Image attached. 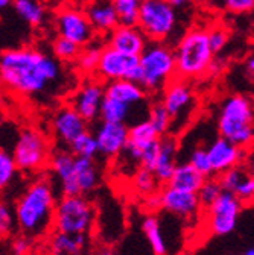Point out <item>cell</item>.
<instances>
[{
  "mask_svg": "<svg viewBox=\"0 0 254 255\" xmlns=\"http://www.w3.org/2000/svg\"><path fill=\"white\" fill-rule=\"evenodd\" d=\"M14 3V0H0V6L2 8H8Z\"/></svg>",
  "mask_w": 254,
  "mask_h": 255,
  "instance_id": "cell-48",
  "label": "cell"
},
{
  "mask_svg": "<svg viewBox=\"0 0 254 255\" xmlns=\"http://www.w3.org/2000/svg\"><path fill=\"white\" fill-rule=\"evenodd\" d=\"M224 191V188H222L219 179H215V178H207L206 182L203 184V187L200 188L198 191V196H200V201L203 204L204 208H207L209 205H212L218 198L219 195Z\"/></svg>",
  "mask_w": 254,
  "mask_h": 255,
  "instance_id": "cell-37",
  "label": "cell"
},
{
  "mask_svg": "<svg viewBox=\"0 0 254 255\" xmlns=\"http://www.w3.org/2000/svg\"><path fill=\"white\" fill-rule=\"evenodd\" d=\"M206 179L207 178L203 173H200L190 163H183V164H177L168 185L178 188V190L198 193L203 184L206 182Z\"/></svg>",
  "mask_w": 254,
  "mask_h": 255,
  "instance_id": "cell-24",
  "label": "cell"
},
{
  "mask_svg": "<svg viewBox=\"0 0 254 255\" xmlns=\"http://www.w3.org/2000/svg\"><path fill=\"white\" fill-rule=\"evenodd\" d=\"M160 198H162V210L180 219L195 217L200 208L203 207L198 193L178 190L171 185H166L162 190Z\"/></svg>",
  "mask_w": 254,
  "mask_h": 255,
  "instance_id": "cell-16",
  "label": "cell"
},
{
  "mask_svg": "<svg viewBox=\"0 0 254 255\" xmlns=\"http://www.w3.org/2000/svg\"><path fill=\"white\" fill-rule=\"evenodd\" d=\"M2 82L9 93L32 96L44 91L61 75L59 62L52 56L32 49H8L0 58Z\"/></svg>",
  "mask_w": 254,
  "mask_h": 255,
  "instance_id": "cell-1",
  "label": "cell"
},
{
  "mask_svg": "<svg viewBox=\"0 0 254 255\" xmlns=\"http://www.w3.org/2000/svg\"><path fill=\"white\" fill-rule=\"evenodd\" d=\"M12 155L18 170L27 173L43 170L46 166H49L52 155L49 138L34 128L23 129L17 137Z\"/></svg>",
  "mask_w": 254,
  "mask_h": 255,
  "instance_id": "cell-7",
  "label": "cell"
},
{
  "mask_svg": "<svg viewBox=\"0 0 254 255\" xmlns=\"http://www.w3.org/2000/svg\"><path fill=\"white\" fill-rule=\"evenodd\" d=\"M244 202L232 191L224 190L219 198L206 208L207 227L213 236H227L233 233Z\"/></svg>",
  "mask_w": 254,
  "mask_h": 255,
  "instance_id": "cell-10",
  "label": "cell"
},
{
  "mask_svg": "<svg viewBox=\"0 0 254 255\" xmlns=\"http://www.w3.org/2000/svg\"><path fill=\"white\" fill-rule=\"evenodd\" d=\"M91 255H114V252L107 246H101V248H98L96 251H94Z\"/></svg>",
  "mask_w": 254,
  "mask_h": 255,
  "instance_id": "cell-47",
  "label": "cell"
},
{
  "mask_svg": "<svg viewBox=\"0 0 254 255\" xmlns=\"http://www.w3.org/2000/svg\"><path fill=\"white\" fill-rule=\"evenodd\" d=\"M82 50V46L76 44L75 41L64 38V37H59L55 38L53 44H52V52L55 55V58H58L59 61H64V62H76L79 53Z\"/></svg>",
  "mask_w": 254,
  "mask_h": 255,
  "instance_id": "cell-32",
  "label": "cell"
},
{
  "mask_svg": "<svg viewBox=\"0 0 254 255\" xmlns=\"http://www.w3.org/2000/svg\"><path fill=\"white\" fill-rule=\"evenodd\" d=\"M30 240H32V239H29V237H26L23 234L20 237L14 239L12 243H11L12 255H29L30 248H32V245H30Z\"/></svg>",
  "mask_w": 254,
  "mask_h": 255,
  "instance_id": "cell-44",
  "label": "cell"
},
{
  "mask_svg": "<svg viewBox=\"0 0 254 255\" xmlns=\"http://www.w3.org/2000/svg\"><path fill=\"white\" fill-rule=\"evenodd\" d=\"M245 170L247 169H244L241 166H236V167H232V169L226 170L224 173H221L218 179H219L222 188L227 190V191H232V193H233L236 185H238V182L241 181L242 175L245 173Z\"/></svg>",
  "mask_w": 254,
  "mask_h": 255,
  "instance_id": "cell-40",
  "label": "cell"
},
{
  "mask_svg": "<svg viewBox=\"0 0 254 255\" xmlns=\"http://www.w3.org/2000/svg\"><path fill=\"white\" fill-rule=\"evenodd\" d=\"M148 120L152 123V126L158 131L162 137L168 134L169 128L172 125V116L169 114V111L166 110V107L158 102V104H154L151 108H149V113H148Z\"/></svg>",
  "mask_w": 254,
  "mask_h": 255,
  "instance_id": "cell-34",
  "label": "cell"
},
{
  "mask_svg": "<svg viewBox=\"0 0 254 255\" xmlns=\"http://www.w3.org/2000/svg\"><path fill=\"white\" fill-rule=\"evenodd\" d=\"M53 138L62 146H70L79 135L88 131V122L69 104L55 111L50 120Z\"/></svg>",
  "mask_w": 254,
  "mask_h": 255,
  "instance_id": "cell-12",
  "label": "cell"
},
{
  "mask_svg": "<svg viewBox=\"0 0 254 255\" xmlns=\"http://www.w3.org/2000/svg\"><path fill=\"white\" fill-rule=\"evenodd\" d=\"M224 6L233 14H247L254 11V0H224Z\"/></svg>",
  "mask_w": 254,
  "mask_h": 255,
  "instance_id": "cell-43",
  "label": "cell"
},
{
  "mask_svg": "<svg viewBox=\"0 0 254 255\" xmlns=\"http://www.w3.org/2000/svg\"><path fill=\"white\" fill-rule=\"evenodd\" d=\"M76 156L72 150L56 149L52 152L49 159V167L52 173L59 179V190L62 196H76L81 195V190L75 173Z\"/></svg>",
  "mask_w": 254,
  "mask_h": 255,
  "instance_id": "cell-14",
  "label": "cell"
},
{
  "mask_svg": "<svg viewBox=\"0 0 254 255\" xmlns=\"http://www.w3.org/2000/svg\"><path fill=\"white\" fill-rule=\"evenodd\" d=\"M69 149L72 150V153L75 156H79V158H94L99 153L96 137H94V134L90 132V131H87L82 135H79L69 146Z\"/></svg>",
  "mask_w": 254,
  "mask_h": 255,
  "instance_id": "cell-33",
  "label": "cell"
},
{
  "mask_svg": "<svg viewBox=\"0 0 254 255\" xmlns=\"http://www.w3.org/2000/svg\"><path fill=\"white\" fill-rule=\"evenodd\" d=\"M142 231L151 246L154 255H169V249L163 236V228L155 214H149L142 222Z\"/></svg>",
  "mask_w": 254,
  "mask_h": 255,
  "instance_id": "cell-27",
  "label": "cell"
},
{
  "mask_svg": "<svg viewBox=\"0 0 254 255\" xmlns=\"http://www.w3.org/2000/svg\"><path fill=\"white\" fill-rule=\"evenodd\" d=\"M189 163L192 164L200 173H203L206 178H210L215 175L213 172V167H212V163H210V156H209V152L207 149H203V147H197L192 153L189 156Z\"/></svg>",
  "mask_w": 254,
  "mask_h": 255,
  "instance_id": "cell-38",
  "label": "cell"
},
{
  "mask_svg": "<svg viewBox=\"0 0 254 255\" xmlns=\"http://www.w3.org/2000/svg\"><path fill=\"white\" fill-rule=\"evenodd\" d=\"M218 132L232 143L248 147L254 141V105L242 94H233L221 105Z\"/></svg>",
  "mask_w": 254,
  "mask_h": 255,
  "instance_id": "cell-3",
  "label": "cell"
},
{
  "mask_svg": "<svg viewBox=\"0 0 254 255\" xmlns=\"http://www.w3.org/2000/svg\"><path fill=\"white\" fill-rule=\"evenodd\" d=\"M87 246V234H67L55 231L49 249L52 255H81Z\"/></svg>",
  "mask_w": 254,
  "mask_h": 255,
  "instance_id": "cell-25",
  "label": "cell"
},
{
  "mask_svg": "<svg viewBox=\"0 0 254 255\" xmlns=\"http://www.w3.org/2000/svg\"><path fill=\"white\" fill-rule=\"evenodd\" d=\"M75 173H76V181L81 190V195H87L96 188L99 182V170L96 163H94V158L76 156Z\"/></svg>",
  "mask_w": 254,
  "mask_h": 255,
  "instance_id": "cell-26",
  "label": "cell"
},
{
  "mask_svg": "<svg viewBox=\"0 0 254 255\" xmlns=\"http://www.w3.org/2000/svg\"><path fill=\"white\" fill-rule=\"evenodd\" d=\"M137 26L149 41H165L177 27V12L168 0H143Z\"/></svg>",
  "mask_w": 254,
  "mask_h": 255,
  "instance_id": "cell-8",
  "label": "cell"
},
{
  "mask_svg": "<svg viewBox=\"0 0 254 255\" xmlns=\"http://www.w3.org/2000/svg\"><path fill=\"white\" fill-rule=\"evenodd\" d=\"M131 107L128 104H123L110 96H105V99L101 107L99 119L101 122H111V123H125L130 117Z\"/></svg>",
  "mask_w": 254,
  "mask_h": 255,
  "instance_id": "cell-29",
  "label": "cell"
},
{
  "mask_svg": "<svg viewBox=\"0 0 254 255\" xmlns=\"http://www.w3.org/2000/svg\"><path fill=\"white\" fill-rule=\"evenodd\" d=\"M207 152L215 175H221L232 167L239 166L245 158V147H241L224 137L216 138L207 147Z\"/></svg>",
  "mask_w": 254,
  "mask_h": 255,
  "instance_id": "cell-17",
  "label": "cell"
},
{
  "mask_svg": "<svg viewBox=\"0 0 254 255\" xmlns=\"http://www.w3.org/2000/svg\"><path fill=\"white\" fill-rule=\"evenodd\" d=\"M105 96L114 98L123 104H128L130 107L140 105L146 98V90L131 79H117L107 82L105 85Z\"/></svg>",
  "mask_w": 254,
  "mask_h": 255,
  "instance_id": "cell-22",
  "label": "cell"
},
{
  "mask_svg": "<svg viewBox=\"0 0 254 255\" xmlns=\"http://www.w3.org/2000/svg\"><path fill=\"white\" fill-rule=\"evenodd\" d=\"M104 47H98L93 43H90L88 46L82 47L78 59H76V66L78 69L85 73V75H91L96 73L98 66H99V59H101V53H102Z\"/></svg>",
  "mask_w": 254,
  "mask_h": 255,
  "instance_id": "cell-31",
  "label": "cell"
},
{
  "mask_svg": "<svg viewBox=\"0 0 254 255\" xmlns=\"http://www.w3.org/2000/svg\"><path fill=\"white\" fill-rule=\"evenodd\" d=\"M84 11L98 34H110L120 24L113 0H90Z\"/></svg>",
  "mask_w": 254,
  "mask_h": 255,
  "instance_id": "cell-21",
  "label": "cell"
},
{
  "mask_svg": "<svg viewBox=\"0 0 254 255\" xmlns=\"http://www.w3.org/2000/svg\"><path fill=\"white\" fill-rule=\"evenodd\" d=\"M244 255H254V248H253V249H248Z\"/></svg>",
  "mask_w": 254,
  "mask_h": 255,
  "instance_id": "cell-49",
  "label": "cell"
},
{
  "mask_svg": "<svg viewBox=\"0 0 254 255\" xmlns=\"http://www.w3.org/2000/svg\"><path fill=\"white\" fill-rule=\"evenodd\" d=\"M18 167L14 159V155L2 149L0 152V185L6 187L8 184L12 182Z\"/></svg>",
  "mask_w": 254,
  "mask_h": 255,
  "instance_id": "cell-36",
  "label": "cell"
},
{
  "mask_svg": "<svg viewBox=\"0 0 254 255\" xmlns=\"http://www.w3.org/2000/svg\"><path fill=\"white\" fill-rule=\"evenodd\" d=\"M245 70L250 76H254V55L248 56L245 61Z\"/></svg>",
  "mask_w": 254,
  "mask_h": 255,
  "instance_id": "cell-46",
  "label": "cell"
},
{
  "mask_svg": "<svg viewBox=\"0 0 254 255\" xmlns=\"http://www.w3.org/2000/svg\"><path fill=\"white\" fill-rule=\"evenodd\" d=\"M148 37L139 26L119 24L110 32L108 46L134 56H140L148 46Z\"/></svg>",
  "mask_w": 254,
  "mask_h": 255,
  "instance_id": "cell-19",
  "label": "cell"
},
{
  "mask_svg": "<svg viewBox=\"0 0 254 255\" xmlns=\"http://www.w3.org/2000/svg\"><path fill=\"white\" fill-rule=\"evenodd\" d=\"M160 140H162V135L158 134V131L152 126V123L148 119L140 120L130 128V141L125 149V153L128 155L133 161L140 164L143 150Z\"/></svg>",
  "mask_w": 254,
  "mask_h": 255,
  "instance_id": "cell-20",
  "label": "cell"
},
{
  "mask_svg": "<svg viewBox=\"0 0 254 255\" xmlns=\"http://www.w3.org/2000/svg\"><path fill=\"white\" fill-rule=\"evenodd\" d=\"M15 14L30 26H40L44 20V8L38 0H14Z\"/></svg>",
  "mask_w": 254,
  "mask_h": 255,
  "instance_id": "cell-28",
  "label": "cell"
},
{
  "mask_svg": "<svg viewBox=\"0 0 254 255\" xmlns=\"http://www.w3.org/2000/svg\"><path fill=\"white\" fill-rule=\"evenodd\" d=\"M104 99L105 85L101 81L90 79L76 90L70 99V105L90 123L99 119Z\"/></svg>",
  "mask_w": 254,
  "mask_h": 255,
  "instance_id": "cell-13",
  "label": "cell"
},
{
  "mask_svg": "<svg viewBox=\"0 0 254 255\" xmlns=\"http://www.w3.org/2000/svg\"><path fill=\"white\" fill-rule=\"evenodd\" d=\"M93 204L84 196H61L56 202L53 230L67 234H88L94 225Z\"/></svg>",
  "mask_w": 254,
  "mask_h": 255,
  "instance_id": "cell-6",
  "label": "cell"
},
{
  "mask_svg": "<svg viewBox=\"0 0 254 255\" xmlns=\"http://www.w3.org/2000/svg\"><path fill=\"white\" fill-rule=\"evenodd\" d=\"M233 193L244 202V204H253L254 202V173L245 170L241 181L238 182Z\"/></svg>",
  "mask_w": 254,
  "mask_h": 255,
  "instance_id": "cell-39",
  "label": "cell"
},
{
  "mask_svg": "<svg viewBox=\"0 0 254 255\" xmlns=\"http://www.w3.org/2000/svg\"><path fill=\"white\" fill-rule=\"evenodd\" d=\"M55 29L59 37L69 38L82 47L93 43L94 35L98 34L90 23L85 11L75 6H62L56 11Z\"/></svg>",
  "mask_w": 254,
  "mask_h": 255,
  "instance_id": "cell-11",
  "label": "cell"
},
{
  "mask_svg": "<svg viewBox=\"0 0 254 255\" xmlns=\"http://www.w3.org/2000/svg\"><path fill=\"white\" fill-rule=\"evenodd\" d=\"M168 2L175 8V9H184L192 5V0H168Z\"/></svg>",
  "mask_w": 254,
  "mask_h": 255,
  "instance_id": "cell-45",
  "label": "cell"
},
{
  "mask_svg": "<svg viewBox=\"0 0 254 255\" xmlns=\"http://www.w3.org/2000/svg\"><path fill=\"white\" fill-rule=\"evenodd\" d=\"M139 64L142 70L140 85L149 93L163 90L178 75L175 49L163 41H151L139 56Z\"/></svg>",
  "mask_w": 254,
  "mask_h": 255,
  "instance_id": "cell-5",
  "label": "cell"
},
{
  "mask_svg": "<svg viewBox=\"0 0 254 255\" xmlns=\"http://www.w3.org/2000/svg\"><path fill=\"white\" fill-rule=\"evenodd\" d=\"M96 75L101 81L105 82L117 79H131L140 84L142 70L139 64V56L123 53L111 46H107L102 49Z\"/></svg>",
  "mask_w": 254,
  "mask_h": 255,
  "instance_id": "cell-9",
  "label": "cell"
},
{
  "mask_svg": "<svg viewBox=\"0 0 254 255\" xmlns=\"http://www.w3.org/2000/svg\"><path fill=\"white\" fill-rule=\"evenodd\" d=\"M215 52L210 46L209 30L194 27L180 38L175 47L177 73L184 79L201 78L209 72Z\"/></svg>",
  "mask_w": 254,
  "mask_h": 255,
  "instance_id": "cell-4",
  "label": "cell"
},
{
  "mask_svg": "<svg viewBox=\"0 0 254 255\" xmlns=\"http://www.w3.org/2000/svg\"><path fill=\"white\" fill-rule=\"evenodd\" d=\"M99 153L107 158H114L125 152L130 141V128L125 123L102 122L94 132Z\"/></svg>",
  "mask_w": 254,
  "mask_h": 255,
  "instance_id": "cell-15",
  "label": "cell"
},
{
  "mask_svg": "<svg viewBox=\"0 0 254 255\" xmlns=\"http://www.w3.org/2000/svg\"><path fill=\"white\" fill-rule=\"evenodd\" d=\"M162 104L166 107L172 119H178L183 116L190 105L194 104V91L184 78L175 76L165 88H163V98Z\"/></svg>",
  "mask_w": 254,
  "mask_h": 255,
  "instance_id": "cell-18",
  "label": "cell"
},
{
  "mask_svg": "<svg viewBox=\"0 0 254 255\" xmlns=\"http://www.w3.org/2000/svg\"><path fill=\"white\" fill-rule=\"evenodd\" d=\"M209 40H210V46H212V49H213V52L216 55L226 47V44L229 41V32L224 27L216 26V27L209 30Z\"/></svg>",
  "mask_w": 254,
  "mask_h": 255,
  "instance_id": "cell-41",
  "label": "cell"
},
{
  "mask_svg": "<svg viewBox=\"0 0 254 255\" xmlns=\"http://www.w3.org/2000/svg\"><path fill=\"white\" fill-rule=\"evenodd\" d=\"M157 176L154 175L152 170L146 169V167H140L136 175H134V179H133V187L136 188V191L139 195H143V196H149V195H154L155 190H157Z\"/></svg>",
  "mask_w": 254,
  "mask_h": 255,
  "instance_id": "cell-35",
  "label": "cell"
},
{
  "mask_svg": "<svg viewBox=\"0 0 254 255\" xmlns=\"http://www.w3.org/2000/svg\"><path fill=\"white\" fill-rule=\"evenodd\" d=\"M250 170H251V172L254 173V159H253V161L250 163Z\"/></svg>",
  "mask_w": 254,
  "mask_h": 255,
  "instance_id": "cell-50",
  "label": "cell"
},
{
  "mask_svg": "<svg viewBox=\"0 0 254 255\" xmlns=\"http://www.w3.org/2000/svg\"><path fill=\"white\" fill-rule=\"evenodd\" d=\"M143 0H113L120 24L137 26Z\"/></svg>",
  "mask_w": 254,
  "mask_h": 255,
  "instance_id": "cell-30",
  "label": "cell"
},
{
  "mask_svg": "<svg viewBox=\"0 0 254 255\" xmlns=\"http://www.w3.org/2000/svg\"><path fill=\"white\" fill-rule=\"evenodd\" d=\"M56 198L52 181L44 175L30 184L15 204V225L29 239L44 237L53 228Z\"/></svg>",
  "mask_w": 254,
  "mask_h": 255,
  "instance_id": "cell-2",
  "label": "cell"
},
{
  "mask_svg": "<svg viewBox=\"0 0 254 255\" xmlns=\"http://www.w3.org/2000/svg\"><path fill=\"white\" fill-rule=\"evenodd\" d=\"M177 141L174 137L163 135L162 137V147L157 158V164L154 167V175L157 176L158 182L168 184L175 167H177Z\"/></svg>",
  "mask_w": 254,
  "mask_h": 255,
  "instance_id": "cell-23",
  "label": "cell"
},
{
  "mask_svg": "<svg viewBox=\"0 0 254 255\" xmlns=\"http://www.w3.org/2000/svg\"><path fill=\"white\" fill-rule=\"evenodd\" d=\"M14 223H17L15 214H12V211L5 204H2L0 205V231H2L3 236L12 231Z\"/></svg>",
  "mask_w": 254,
  "mask_h": 255,
  "instance_id": "cell-42",
  "label": "cell"
}]
</instances>
